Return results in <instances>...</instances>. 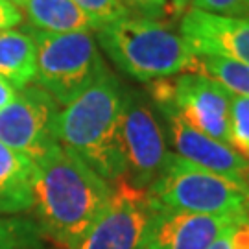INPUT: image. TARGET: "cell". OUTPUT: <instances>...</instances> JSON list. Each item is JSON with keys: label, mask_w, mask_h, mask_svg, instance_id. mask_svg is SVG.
<instances>
[{"label": "cell", "mask_w": 249, "mask_h": 249, "mask_svg": "<svg viewBox=\"0 0 249 249\" xmlns=\"http://www.w3.org/2000/svg\"><path fill=\"white\" fill-rule=\"evenodd\" d=\"M36 162V222L46 240L61 249H78L98 220L113 192V183L61 144H53Z\"/></svg>", "instance_id": "1"}, {"label": "cell", "mask_w": 249, "mask_h": 249, "mask_svg": "<svg viewBox=\"0 0 249 249\" xmlns=\"http://www.w3.org/2000/svg\"><path fill=\"white\" fill-rule=\"evenodd\" d=\"M122 94L124 87L115 74L107 72L63 107L55 120L57 142L74 151L109 183L125 178L120 142Z\"/></svg>", "instance_id": "2"}, {"label": "cell", "mask_w": 249, "mask_h": 249, "mask_svg": "<svg viewBox=\"0 0 249 249\" xmlns=\"http://www.w3.org/2000/svg\"><path fill=\"white\" fill-rule=\"evenodd\" d=\"M98 46L125 76L141 83L197 72V55L179 30L162 22L127 15L94 30Z\"/></svg>", "instance_id": "3"}, {"label": "cell", "mask_w": 249, "mask_h": 249, "mask_svg": "<svg viewBox=\"0 0 249 249\" xmlns=\"http://www.w3.org/2000/svg\"><path fill=\"white\" fill-rule=\"evenodd\" d=\"M148 192L157 203L174 211L249 218V185L201 168L174 151Z\"/></svg>", "instance_id": "4"}, {"label": "cell", "mask_w": 249, "mask_h": 249, "mask_svg": "<svg viewBox=\"0 0 249 249\" xmlns=\"http://www.w3.org/2000/svg\"><path fill=\"white\" fill-rule=\"evenodd\" d=\"M37 46L36 83L59 106H69L109 72L94 32L45 34L28 30Z\"/></svg>", "instance_id": "5"}, {"label": "cell", "mask_w": 249, "mask_h": 249, "mask_svg": "<svg viewBox=\"0 0 249 249\" xmlns=\"http://www.w3.org/2000/svg\"><path fill=\"white\" fill-rule=\"evenodd\" d=\"M120 142L125 179L137 188L150 190L166 166L170 153L166 135L150 96L124 89L120 109Z\"/></svg>", "instance_id": "6"}, {"label": "cell", "mask_w": 249, "mask_h": 249, "mask_svg": "<svg viewBox=\"0 0 249 249\" xmlns=\"http://www.w3.org/2000/svg\"><path fill=\"white\" fill-rule=\"evenodd\" d=\"M150 100L166 124V141L174 153L225 178L249 185V159L232 146L197 131L178 113L172 100L170 78L150 83Z\"/></svg>", "instance_id": "7"}, {"label": "cell", "mask_w": 249, "mask_h": 249, "mask_svg": "<svg viewBox=\"0 0 249 249\" xmlns=\"http://www.w3.org/2000/svg\"><path fill=\"white\" fill-rule=\"evenodd\" d=\"M59 111V104L37 83L18 89L13 102L0 111V142L37 160L57 144Z\"/></svg>", "instance_id": "8"}, {"label": "cell", "mask_w": 249, "mask_h": 249, "mask_svg": "<svg viewBox=\"0 0 249 249\" xmlns=\"http://www.w3.org/2000/svg\"><path fill=\"white\" fill-rule=\"evenodd\" d=\"M155 209L148 190L125 178L113 183V192L98 220L78 249H137Z\"/></svg>", "instance_id": "9"}, {"label": "cell", "mask_w": 249, "mask_h": 249, "mask_svg": "<svg viewBox=\"0 0 249 249\" xmlns=\"http://www.w3.org/2000/svg\"><path fill=\"white\" fill-rule=\"evenodd\" d=\"M172 100L178 113L197 131L229 144L231 92L201 72H185L170 78Z\"/></svg>", "instance_id": "10"}, {"label": "cell", "mask_w": 249, "mask_h": 249, "mask_svg": "<svg viewBox=\"0 0 249 249\" xmlns=\"http://www.w3.org/2000/svg\"><path fill=\"white\" fill-rule=\"evenodd\" d=\"M179 34L196 55L223 57L249 67V17L190 8L179 22Z\"/></svg>", "instance_id": "11"}, {"label": "cell", "mask_w": 249, "mask_h": 249, "mask_svg": "<svg viewBox=\"0 0 249 249\" xmlns=\"http://www.w3.org/2000/svg\"><path fill=\"white\" fill-rule=\"evenodd\" d=\"M240 218L174 211L155 201L137 249H209L232 222Z\"/></svg>", "instance_id": "12"}, {"label": "cell", "mask_w": 249, "mask_h": 249, "mask_svg": "<svg viewBox=\"0 0 249 249\" xmlns=\"http://www.w3.org/2000/svg\"><path fill=\"white\" fill-rule=\"evenodd\" d=\"M34 174V160L0 142V216L32 211Z\"/></svg>", "instance_id": "13"}, {"label": "cell", "mask_w": 249, "mask_h": 249, "mask_svg": "<svg viewBox=\"0 0 249 249\" xmlns=\"http://www.w3.org/2000/svg\"><path fill=\"white\" fill-rule=\"evenodd\" d=\"M24 13L30 26L45 34L94 32L90 17L74 0H28Z\"/></svg>", "instance_id": "14"}, {"label": "cell", "mask_w": 249, "mask_h": 249, "mask_svg": "<svg viewBox=\"0 0 249 249\" xmlns=\"http://www.w3.org/2000/svg\"><path fill=\"white\" fill-rule=\"evenodd\" d=\"M37 71V46L30 32L8 30L0 34V76L15 89L34 83Z\"/></svg>", "instance_id": "15"}, {"label": "cell", "mask_w": 249, "mask_h": 249, "mask_svg": "<svg viewBox=\"0 0 249 249\" xmlns=\"http://www.w3.org/2000/svg\"><path fill=\"white\" fill-rule=\"evenodd\" d=\"M197 72L216 80L222 87L236 96L249 98V67L242 63L223 59V57H209L197 55Z\"/></svg>", "instance_id": "16"}, {"label": "cell", "mask_w": 249, "mask_h": 249, "mask_svg": "<svg viewBox=\"0 0 249 249\" xmlns=\"http://www.w3.org/2000/svg\"><path fill=\"white\" fill-rule=\"evenodd\" d=\"M0 249H48L36 220L20 216L0 218Z\"/></svg>", "instance_id": "17"}, {"label": "cell", "mask_w": 249, "mask_h": 249, "mask_svg": "<svg viewBox=\"0 0 249 249\" xmlns=\"http://www.w3.org/2000/svg\"><path fill=\"white\" fill-rule=\"evenodd\" d=\"M229 142L249 159V98L231 94L229 102Z\"/></svg>", "instance_id": "18"}, {"label": "cell", "mask_w": 249, "mask_h": 249, "mask_svg": "<svg viewBox=\"0 0 249 249\" xmlns=\"http://www.w3.org/2000/svg\"><path fill=\"white\" fill-rule=\"evenodd\" d=\"M74 2L89 15L96 30L104 24L115 22L118 18L129 15L120 4V0H74Z\"/></svg>", "instance_id": "19"}, {"label": "cell", "mask_w": 249, "mask_h": 249, "mask_svg": "<svg viewBox=\"0 0 249 249\" xmlns=\"http://www.w3.org/2000/svg\"><path fill=\"white\" fill-rule=\"evenodd\" d=\"M209 249H249V218L232 222Z\"/></svg>", "instance_id": "20"}, {"label": "cell", "mask_w": 249, "mask_h": 249, "mask_svg": "<svg viewBox=\"0 0 249 249\" xmlns=\"http://www.w3.org/2000/svg\"><path fill=\"white\" fill-rule=\"evenodd\" d=\"M120 4L133 17L162 20L164 17L172 15L168 0H120Z\"/></svg>", "instance_id": "21"}, {"label": "cell", "mask_w": 249, "mask_h": 249, "mask_svg": "<svg viewBox=\"0 0 249 249\" xmlns=\"http://www.w3.org/2000/svg\"><path fill=\"white\" fill-rule=\"evenodd\" d=\"M192 8L218 15L249 17V0H194Z\"/></svg>", "instance_id": "22"}, {"label": "cell", "mask_w": 249, "mask_h": 249, "mask_svg": "<svg viewBox=\"0 0 249 249\" xmlns=\"http://www.w3.org/2000/svg\"><path fill=\"white\" fill-rule=\"evenodd\" d=\"M22 22V13L20 9L11 4L8 0H0V34L8 32Z\"/></svg>", "instance_id": "23"}, {"label": "cell", "mask_w": 249, "mask_h": 249, "mask_svg": "<svg viewBox=\"0 0 249 249\" xmlns=\"http://www.w3.org/2000/svg\"><path fill=\"white\" fill-rule=\"evenodd\" d=\"M15 96H17V89H15L9 81H6L0 76V111H2L4 107H8L9 104L13 102Z\"/></svg>", "instance_id": "24"}, {"label": "cell", "mask_w": 249, "mask_h": 249, "mask_svg": "<svg viewBox=\"0 0 249 249\" xmlns=\"http://www.w3.org/2000/svg\"><path fill=\"white\" fill-rule=\"evenodd\" d=\"M194 0H168L170 13L172 15H185L188 9L192 8Z\"/></svg>", "instance_id": "25"}, {"label": "cell", "mask_w": 249, "mask_h": 249, "mask_svg": "<svg viewBox=\"0 0 249 249\" xmlns=\"http://www.w3.org/2000/svg\"><path fill=\"white\" fill-rule=\"evenodd\" d=\"M8 2H11V4H15V6H20V8H24V6H26V2L28 0H8Z\"/></svg>", "instance_id": "26"}]
</instances>
